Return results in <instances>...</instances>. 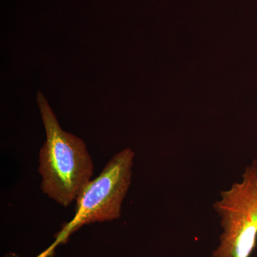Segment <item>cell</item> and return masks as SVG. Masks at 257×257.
Returning <instances> with one entry per match:
<instances>
[{
    "label": "cell",
    "instance_id": "obj_1",
    "mask_svg": "<svg viewBox=\"0 0 257 257\" xmlns=\"http://www.w3.org/2000/svg\"><path fill=\"white\" fill-rule=\"evenodd\" d=\"M37 101L47 136L39 156L42 191L67 207L90 182L94 164L86 144L62 130L46 97L40 91L37 92Z\"/></svg>",
    "mask_w": 257,
    "mask_h": 257
},
{
    "label": "cell",
    "instance_id": "obj_2",
    "mask_svg": "<svg viewBox=\"0 0 257 257\" xmlns=\"http://www.w3.org/2000/svg\"><path fill=\"white\" fill-rule=\"evenodd\" d=\"M135 152L121 150L107 162L100 175L85 186L76 199L75 214L55 236L54 243L38 257H50L60 244L84 225L113 221L121 216L131 184Z\"/></svg>",
    "mask_w": 257,
    "mask_h": 257
},
{
    "label": "cell",
    "instance_id": "obj_3",
    "mask_svg": "<svg viewBox=\"0 0 257 257\" xmlns=\"http://www.w3.org/2000/svg\"><path fill=\"white\" fill-rule=\"evenodd\" d=\"M214 208L222 233L212 257H250L257 241V160L245 169L241 182L221 192Z\"/></svg>",
    "mask_w": 257,
    "mask_h": 257
}]
</instances>
